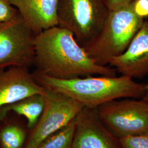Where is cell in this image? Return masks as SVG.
Instances as JSON below:
<instances>
[{"label": "cell", "instance_id": "cell-1", "mask_svg": "<svg viewBox=\"0 0 148 148\" xmlns=\"http://www.w3.org/2000/svg\"><path fill=\"white\" fill-rule=\"evenodd\" d=\"M33 66L35 72L59 79L116 76L115 69L97 63L70 32L58 26L36 35Z\"/></svg>", "mask_w": 148, "mask_h": 148}, {"label": "cell", "instance_id": "cell-2", "mask_svg": "<svg viewBox=\"0 0 148 148\" xmlns=\"http://www.w3.org/2000/svg\"><path fill=\"white\" fill-rule=\"evenodd\" d=\"M37 83L45 89L62 93L84 107L97 108L107 102L123 99H142L145 84L126 76H88L59 79L34 72Z\"/></svg>", "mask_w": 148, "mask_h": 148}, {"label": "cell", "instance_id": "cell-3", "mask_svg": "<svg viewBox=\"0 0 148 148\" xmlns=\"http://www.w3.org/2000/svg\"><path fill=\"white\" fill-rule=\"evenodd\" d=\"M144 21L134 14L130 3L109 11L101 32L85 51L97 63L106 66L125 52Z\"/></svg>", "mask_w": 148, "mask_h": 148}, {"label": "cell", "instance_id": "cell-4", "mask_svg": "<svg viewBox=\"0 0 148 148\" xmlns=\"http://www.w3.org/2000/svg\"><path fill=\"white\" fill-rule=\"evenodd\" d=\"M109 12L101 0H58V26L70 32L84 48L98 36Z\"/></svg>", "mask_w": 148, "mask_h": 148}, {"label": "cell", "instance_id": "cell-5", "mask_svg": "<svg viewBox=\"0 0 148 148\" xmlns=\"http://www.w3.org/2000/svg\"><path fill=\"white\" fill-rule=\"evenodd\" d=\"M97 110L103 125L119 138L148 134V102L143 99H116Z\"/></svg>", "mask_w": 148, "mask_h": 148}, {"label": "cell", "instance_id": "cell-6", "mask_svg": "<svg viewBox=\"0 0 148 148\" xmlns=\"http://www.w3.org/2000/svg\"><path fill=\"white\" fill-rule=\"evenodd\" d=\"M45 106L24 148H37L46 138L68 125L84 106L62 93L45 88Z\"/></svg>", "mask_w": 148, "mask_h": 148}, {"label": "cell", "instance_id": "cell-7", "mask_svg": "<svg viewBox=\"0 0 148 148\" xmlns=\"http://www.w3.org/2000/svg\"><path fill=\"white\" fill-rule=\"evenodd\" d=\"M36 35L20 15L0 22V69L33 66Z\"/></svg>", "mask_w": 148, "mask_h": 148}, {"label": "cell", "instance_id": "cell-8", "mask_svg": "<svg viewBox=\"0 0 148 148\" xmlns=\"http://www.w3.org/2000/svg\"><path fill=\"white\" fill-rule=\"evenodd\" d=\"M73 148H122L101 121L97 108L84 107L76 117Z\"/></svg>", "mask_w": 148, "mask_h": 148}, {"label": "cell", "instance_id": "cell-9", "mask_svg": "<svg viewBox=\"0 0 148 148\" xmlns=\"http://www.w3.org/2000/svg\"><path fill=\"white\" fill-rule=\"evenodd\" d=\"M116 72L129 77L142 78L148 74V21H144L123 53L109 63Z\"/></svg>", "mask_w": 148, "mask_h": 148}, {"label": "cell", "instance_id": "cell-10", "mask_svg": "<svg viewBox=\"0 0 148 148\" xmlns=\"http://www.w3.org/2000/svg\"><path fill=\"white\" fill-rule=\"evenodd\" d=\"M44 91L45 88L37 83L29 68L11 66L0 69V109Z\"/></svg>", "mask_w": 148, "mask_h": 148}, {"label": "cell", "instance_id": "cell-11", "mask_svg": "<svg viewBox=\"0 0 148 148\" xmlns=\"http://www.w3.org/2000/svg\"><path fill=\"white\" fill-rule=\"evenodd\" d=\"M36 35L58 26V0H9Z\"/></svg>", "mask_w": 148, "mask_h": 148}, {"label": "cell", "instance_id": "cell-12", "mask_svg": "<svg viewBox=\"0 0 148 148\" xmlns=\"http://www.w3.org/2000/svg\"><path fill=\"white\" fill-rule=\"evenodd\" d=\"M45 92V91H44ZM45 106L44 92L27 97L0 109V119L10 112L24 116L27 120V127L31 130L35 127L42 113Z\"/></svg>", "mask_w": 148, "mask_h": 148}, {"label": "cell", "instance_id": "cell-13", "mask_svg": "<svg viewBox=\"0 0 148 148\" xmlns=\"http://www.w3.org/2000/svg\"><path fill=\"white\" fill-rule=\"evenodd\" d=\"M27 138L24 126L8 114L0 119V148H24Z\"/></svg>", "mask_w": 148, "mask_h": 148}, {"label": "cell", "instance_id": "cell-14", "mask_svg": "<svg viewBox=\"0 0 148 148\" xmlns=\"http://www.w3.org/2000/svg\"><path fill=\"white\" fill-rule=\"evenodd\" d=\"M76 118L43 140L37 148H73Z\"/></svg>", "mask_w": 148, "mask_h": 148}, {"label": "cell", "instance_id": "cell-15", "mask_svg": "<svg viewBox=\"0 0 148 148\" xmlns=\"http://www.w3.org/2000/svg\"><path fill=\"white\" fill-rule=\"evenodd\" d=\"M122 148H148V134L119 138Z\"/></svg>", "mask_w": 148, "mask_h": 148}, {"label": "cell", "instance_id": "cell-16", "mask_svg": "<svg viewBox=\"0 0 148 148\" xmlns=\"http://www.w3.org/2000/svg\"><path fill=\"white\" fill-rule=\"evenodd\" d=\"M19 15L18 11L9 0H0V22L10 21Z\"/></svg>", "mask_w": 148, "mask_h": 148}, {"label": "cell", "instance_id": "cell-17", "mask_svg": "<svg viewBox=\"0 0 148 148\" xmlns=\"http://www.w3.org/2000/svg\"><path fill=\"white\" fill-rule=\"evenodd\" d=\"M134 14L145 20L148 18V0H132L130 3Z\"/></svg>", "mask_w": 148, "mask_h": 148}, {"label": "cell", "instance_id": "cell-18", "mask_svg": "<svg viewBox=\"0 0 148 148\" xmlns=\"http://www.w3.org/2000/svg\"><path fill=\"white\" fill-rule=\"evenodd\" d=\"M109 11L118 9L129 4L132 0H101Z\"/></svg>", "mask_w": 148, "mask_h": 148}, {"label": "cell", "instance_id": "cell-19", "mask_svg": "<svg viewBox=\"0 0 148 148\" xmlns=\"http://www.w3.org/2000/svg\"><path fill=\"white\" fill-rule=\"evenodd\" d=\"M142 99H143L144 101L148 102V83L147 84H145V92L144 97Z\"/></svg>", "mask_w": 148, "mask_h": 148}]
</instances>
